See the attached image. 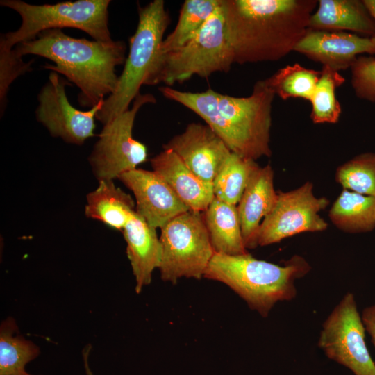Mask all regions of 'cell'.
Listing matches in <instances>:
<instances>
[{
    "label": "cell",
    "instance_id": "cell-3",
    "mask_svg": "<svg viewBox=\"0 0 375 375\" xmlns=\"http://www.w3.org/2000/svg\"><path fill=\"white\" fill-rule=\"evenodd\" d=\"M126 51L123 41L78 39L59 28L44 31L13 49L17 57L32 54L52 61L55 65L44 67L74 83L81 91L79 104L90 108L115 90L119 79L116 67L125 62Z\"/></svg>",
    "mask_w": 375,
    "mask_h": 375
},
{
    "label": "cell",
    "instance_id": "cell-26",
    "mask_svg": "<svg viewBox=\"0 0 375 375\" xmlns=\"http://www.w3.org/2000/svg\"><path fill=\"white\" fill-rule=\"evenodd\" d=\"M345 82L339 72L322 66L319 81L309 100L310 119L314 124H335L339 121L342 108L335 91Z\"/></svg>",
    "mask_w": 375,
    "mask_h": 375
},
{
    "label": "cell",
    "instance_id": "cell-32",
    "mask_svg": "<svg viewBox=\"0 0 375 375\" xmlns=\"http://www.w3.org/2000/svg\"><path fill=\"white\" fill-rule=\"evenodd\" d=\"M363 2L369 14L375 20V0H363ZM370 39L373 47L374 54H375V35L371 37Z\"/></svg>",
    "mask_w": 375,
    "mask_h": 375
},
{
    "label": "cell",
    "instance_id": "cell-21",
    "mask_svg": "<svg viewBox=\"0 0 375 375\" xmlns=\"http://www.w3.org/2000/svg\"><path fill=\"white\" fill-rule=\"evenodd\" d=\"M85 215L122 231L135 212L131 197L113 181H99L98 187L87 195Z\"/></svg>",
    "mask_w": 375,
    "mask_h": 375
},
{
    "label": "cell",
    "instance_id": "cell-30",
    "mask_svg": "<svg viewBox=\"0 0 375 375\" xmlns=\"http://www.w3.org/2000/svg\"><path fill=\"white\" fill-rule=\"evenodd\" d=\"M31 64L24 62L22 58L17 57L13 49L0 47V103L1 111L5 109L6 96L10 85L18 76L31 70Z\"/></svg>",
    "mask_w": 375,
    "mask_h": 375
},
{
    "label": "cell",
    "instance_id": "cell-11",
    "mask_svg": "<svg viewBox=\"0 0 375 375\" xmlns=\"http://www.w3.org/2000/svg\"><path fill=\"white\" fill-rule=\"evenodd\" d=\"M329 203L326 197L314 194L310 181L288 192H278L274 208L260 224L258 246L278 243L301 233L325 231L328 223L319 212Z\"/></svg>",
    "mask_w": 375,
    "mask_h": 375
},
{
    "label": "cell",
    "instance_id": "cell-16",
    "mask_svg": "<svg viewBox=\"0 0 375 375\" xmlns=\"http://www.w3.org/2000/svg\"><path fill=\"white\" fill-rule=\"evenodd\" d=\"M278 192L274 186V171L269 165L253 170L237 205L246 249L258 246V233L265 217L274 208Z\"/></svg>",
    "mask_w": 375,
    "mask_h": 375
},
{
    "label": "cell",
    "instance_id": "cell-27",
    "mask_svg": "<svg viewBox=\"0 0 375 375\" xmlns=\"http://www.w3.org/2000/svg\"><path fill=\"white\" fill-rule=\"evenodd\" d=\"M320 74L321 71L295 63L279 69L266 80L275 95L283 100L301 98L309 101Z\"/></svg>",
    "mask_w": 375,
    "mask_h": 375
},
{
    "label": "cell",
    "instance_id": "cell-31",
    "mask_svg": "<svg viewBox=\"0 0 375 375\" xmlns=\"http://www.w3.org/2000/svg\"><path fill=\"white\" fill-rule=\"evenodd\" d=\"M366 331L371 337L375 348V303L365 308L361 315Z\"/></svg>",
    "mask_w": 375,
    "mask_h": 375
},
{
    "label": "cell",
    "instance_id": "cell-28",
    "mask_svg": "<svg viewBox=\"0 0 375 375\" xmlns=\"http://www.w3.org/2000/svg\"><path fill=\"white\" fill-rule=\"evenodd\" d=\"M335 181L343 189L375 198V153L358 154L340 165Z\"/></svg>",
    "mask_w": 375,
    "mask_h": 375
},
{
    "label": "cell",
    "instance_id": "cell-2",
    "mask_svg": "<svg viewBox=\"0 0 375 375\" xmlns=\"http://www.w3.org/2000/svg\"><path fill=\"white\" fill-rule=\"evenodd\" d=\"M159 90L165 98L202 118L232 153L253 160L272 155L270 130L275 94L266 79L258 81L251 94L245 97L212 89L191 92L163 86Z\"/></svg>",
    "mask_w": 375,
    "mask_h": 375
},
{
    "label": "cell",
    "instance_id": "cell-7",
    "mask_svg": "<svg viewBox=\"0 0 375 375\" xmlns=\"http://www.w3.org/2000/svg\"><path fill=\"white\" fill-rule=\"evenodd\" d=\"M136 31L129 40V52L115 90L105 99L96 119L103 125L128 110L157 55L169 17L162 0H154L138 9Z\"/></svg>",
    "mask_w": 375,
    "mask_h": 375
},
{
    "label": "cell",
    "instance_id": "cell-9",
    "mask_svg": "<svg viewBox=\"0 0 375 375\" xmlns=\"http://www.w3.org/2000/svg\"><path fill=\"white\" fill-rule=\"evenodd\" d=\"M155 102L153 95L140 93L131 108L103 125L89 157L99 181L118 178L147 160V147L133 138V128L139 110L145 104Z\"/></svg>",
    "mask_w": 375,
    "mask_h": 375
},
{
    "label": "cell",
    "instance_id": "cell-6",
    "mask_svg": "<svg viewBox=\"0 0 375 375\" xmlns=\"http://www.w3.org/2000/svg\"><path fill=\"white\" fill-rule=\"evenodd\" d=\"M110 3V0H77L33 5L21 0H1V6L19 15L22 24L16 31L1 35L0 47L13 49L34 40L44 31L61 28H77L94 40L110 42L112 40L108 28Z\"/></svg>",
    "mask_w": 375,
    "mask_h": 375
},
{
    "label": "cell",
    "instance_id": "cell-18",
    "mask_svg": "<svg viewBox=\"0 0 375 375\" xmlns=\"http://www.w3.org/2000/svg\"><path fill=\"white\" fill-rule=\"evenodd\" d=\"M126 242V254L139 294L151 281L152 273L159 268L162 247L156 229L149 226L136 211L122 230Z\"/></svg>",
    "mask_w": 375,
    "mask_h": 375
},
{
    "label": "cell",
    "instance_id": "cell-15",
    "mask_svg": "<svg viewBox=\"0 0 375 375\" xmlns=\"http://www.w3.org/2000/svg\"><path fill=\"white\" fill-rule=\"evenodd\" d=\"M294 51L339 72L351 68L359 54H374L370 37L311 28L308 29Z\"/></svg>",
    "mask_w": 375,
    "mask_h": 375
},
{
    "label": "cell",
    "instance_id": "cell-4",
    "mask_svg": "<svg viewBox=\"0 0 375 375\" xmlns=\"http://www.w3.org/2000/svg\"><path fill=\"white\" fill-rule=\"evenodd\" d=\"M310 269L306 260L298 255L279 265L256 259L249 253L228 255L214 252L203 277L226 284L250 308L265 317L276 303L296 297V281Z\"/></svg>",
    "mask_w": 375,
    "mask_h": 375
},
{
    "label": "cell",
    "instance_id": "cell-8",
    "mask_svg": "<svg viewBox=\"0 0 375 375\" xmlns=\"http://www.w3.org/2000/svg\"><path fill=\"white\" fill-rule=\"evenodd\" d=\"M161 278L176 283L181 278L203 277L214 249L202 212L189 210L160 228Z\"/></svg>",
    "mask_w": 375,
    "mask_h": 375
},
{
    "label": "cell",
    "instance_id": "cell-24",
    "mask_svg": "<svg viewBox=\"0 0 375 375\" xmlns=\"http://www.w3.org/2000/svg\"><path fill=\"white\" fill-rule=\"evenodd\" d=\"M221 3L222 0L185 1L174 29L163 39L157 53L176 49L192 38Z\"/></svg>",
    "mask_w": 375,
    "mask_h": 375
},
{
    "label": "cell",
    "instance_id": "cell-14",
    "mask_svg": "<svg viewBox=\"0 0 375 375\" xmlns=\"http://www.w3.org/2000/svg\"><path fill=\"white\" fill-rule=\"evenodd\" d=\"M118 179L133 192L136 212L156 229L190 210L154 171L137 168L123 173Z\"/></svg>",
    "mask_w": 375,
    "mask_h": 375
},
{
    "label": "cell",
    "instance_id": "cell-10",
    "mask_svg": "<svg viewBox=\"0 0 375 375\" xmlns=\"http://www.w3.org/2000/svg\"><path fill=\"white\" fill-rule=\"evenodd\" d=\"M365 328L353 293L347 292L324 322L318 346L329 359L354 375H375L365 342Z\"/></svg>",
    "mask_w": 375,
    "mask_h": 375
},
{
    "label": "cell",
    "instance_id": "cell-13",
    "mask_svg": "<svg viewBox=\"0 0 375 375\" xmlns=\"http://www.w3.org/2000/svg\"><path fill=\"white\" fill-rule=\"evenodd\" d=\"M164 149L174 151L199 178L212 184L231 153L212 129L201 123L188 124Z\"/></svg>",
    "mask_w": 375,
    "mask_h": 375
},
{
    "label": "cell",
    "instance_id": "cell-19",
    "mask_svg": "<svg viewBox=\"0 0 375 375\" xmlns=\"http://www.w3.org/2000/svg\"><path fill=\"white\" fill-rule=\"evenodd\" d=\"M309 28L350 31L373 37L375 20L363 0H319L309 20Z\"/></svg>",
    "mask_w": 375,
    "mask_h": 375
},
{
    "label": "cell",
    "instance_id": "cell-1",
    "mask_svg": "<svg viewBox=\"0 0 375 375\" xmlns=\"http://www.w3.org/2000/svg\"><path fill=\"white\" fill-rule=\"evenodd\" d=\"M317 4V0H222L234 62L276 61L294 51Z\"/></svg>",
    "mask_w": 375,
    "mask_h": 375
},
{
    "label": "cell",
    "instance_id": "cell-17",
    "mask_svg": "<svg viewBox=\"0 0 375 375\" xmlns=\"http://www.w3.org/2000/svg\"><path fill=\"white\" fill-rule=\"evenodd\" d=\"M151 165L190 210L203 212L214 199L212 184L199 178L172 150L164 149Z\"/></svg>",
    "mask_w": 375,
    "mask_h": 375
},
{
    "label": "cell",
    "instance_id": "cell-22",
    "mask_svg": "<svg viewBox=\"0 0 375 375\" xmlns=\"http://www.w3.org/2000/svg\"><path fill=\"white\" fill-rule=\"evenodd\" d=\"M328 217L343 232L372 231L375 228V198L343 189L331 207Z\"/></svg>",
    "mask_w": 375,
    "mask_h": 375
},
{
    "label": "cell",
    "instance_id": "cell-29",
    "mask_svg": "<svg viewBox=\"0 0 375 375\" xmlns=\"http://www.w3.org/2000/svg\"><path fill=\"white\" fill-rule=\"evenodd\" d=\"M356 96L375 103V57L358 56L350 68Z\"/></svg>",
    "mask_w": 375,
    "mask_h": 375
},
{
    "label": "cell",
    "instance_id": "cell-5",
    "mask_svg": "<svg viewBox=\"0 0 375 375\" xmlns=\"http://www.w3.org/2000/svg\"><path fill=\"white\" fill-rule=\"evenodd\" d=\"M224 24L222 0L198 32L181 46L157 53L144 85L165 83L171 87L193 76L209 77L227 72L234 63Z\"/></svg>",
    "mask_w": 375,
    "mask_h": 375
},
{
    "label": "cell",
    "instance_id": "cell-33",
    "mask_svg": "<svg viewBox=\"0 0 375 375\" xmlns=\"http://www.w3.org/2000/svg\"><path fill=\"white\" fill-rule=\"evenodd\" d=\"M89 352H90V349H88L86 347V349H83V360H84V365H85V368L86 374L87 375H93L91 370H90V367H89L88 361Z\"/></svg>",
    "mask_w": 375,
    "mask_h": 375
},
{
    "label": "cell",
    "instance_id": "cell-23",
    "mask_svg": "<svg viewBox=\"0 0 375 375\" xmlns=\"http://www.w3.org/2000/svg\"><path fill=\"white\" fill-rule=\"evenodd\" d=\"M15 319L8 317L0 326V375H33L26 365L36 358L40 348L18 333Z\"/></svg>",
    "mask_w": 375,
    "mask_h": 375
},
{
    "label": "cell",
    "instance_id": "cell-20",
    "mask_svg": "<svg viewBox=\"0 0 375 375\" xmlns=\"http://www.w3.org/2000/svg\"><path fill=\"white\" fill-rule=\"evenodd\" d=\"M202 215L215 252L228 255L249 253L242 238L237 205L215 197Z\"/></svg>",
    "mask_w": 375,
    "mask_h": 375
},
{
    "label": "cell",
    "instance_id": "cell-25",
    "mask_svg": "<svg viewBox=\"0 0 375 375\" xmlns=\"http://www.w3.org/2000/svg\"><path fill=\"white\" fill-rule=\"evenodd\" d=\"M258 166L256 160L230 154L212 183L216 198L238 205L253 170Z\"/></svg>",
    "mask_w": 375,
    "mask_h": 375
},
{
    "label": "cell",
    "instance_id": "cell-12",
    "mask_svg": "<svg viewBox=\"0 0 375 375\" xmlns=\"http://www.w3.org/2000/svg\"><path fill=\"white\" fill-rule=\"evenodd\" d=\"M69 85L72 83L67 79L51 72L47 83L38 94L36 117L52 136L80 145L94 135V120L105 99L88 110H78L68 101L65 89Z\"/></svg>",
    "mask_w": 375,
    "mask_h": 375
}]
</instances>
